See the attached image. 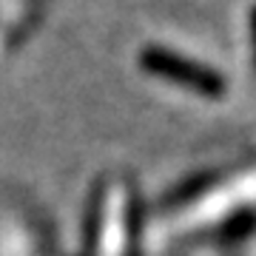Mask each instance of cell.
Returning <instances> with one entry per match:
<instances>
[{"label": "cell", "instance_id": "obj_1", "mask_svg": "<svg viewBox=\"0 0 256 256\" xmlns=\"http://www.w3.org/2000/svg\"><path fill=\"white\" fill-rule=\"evenodd\" d=\"M140 63H142L146 72L156 74V77H165V80H174L180 86H188V88L205 94V97H222L225 94V77L216 68H210L205 63H196L191 57L176 54L171 48H162V46L142 48Z\"/></svg>", "mask_w": 256, "mask_h": 256}, {"label": "cell", "instance_id": "obj_2", "mask_svg": "<svg viewBox=\"0 0 256 256\" xmlns=\"http://www.w3.org/2000/svg\"><path fill=\"white\" fill-rule=\"evenodd\" d=\"M254 228H256V214L254 210H239L236 216H230L222 225L220 236L228 239V242H236V239H245L248 234H254Z\"/></svg>", "mask_w": 256, "mask_h": 256}, {"label": "cell", "instance_id": "obj_3", "mask_svg": "<svg viewBox=\"0 0 256 256\" xmlns=\"http://www.w3.org/2000/svg\"><path fill=\"white\" fill-rule=\"evenodd\" d=\"M208 185H210V174L194 176V180H188V182H182L180 188H174V191H171V202H182V200H188V196L200 194L202 188H208Z\"/></svg>", "mask_w": 256, "mask_h": 256}, {"label": "cell", "instance_id": "obj_4", "mask_svg": "<svg viewBox=\"0 0 256 256\" xmlns=\"http://www.w3.org/2000/svg\"><path fill=\"white\" fill-rule=\"evenodd\" d=\"M250 37H254V60H256V9H250Z\"/></svg>", "mask_w": 256, "mask_h": 256}]
</instances>
